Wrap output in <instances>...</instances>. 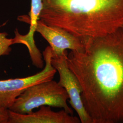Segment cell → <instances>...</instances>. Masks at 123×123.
I'll return each mask as SVG.
<instances>
[{
  "label": "cell",
  "instance_id": "6da1fadb",
  "mask_svg": "<svg viewBox=\"0 0 123 123\" xmlns=\"http://www.w3.org/2000/svg\"><path fill=\"white\" fill-rule=\"evenodd\" d=\"M67 63L81 85V97L92 123H123V29L88 39Z\"/></svg>",
  "mask_w": 123,
  "mask_h": 123
},
{
  "label": "cell",
  "instance_id": "7a4b0ae2",
  "mask_svg": "<svg viewBox=\"0 0 123 123\" xmlns=\"http://www.w3.org/2000/svg\"><path fill=\"white\" fill-rule=\"evenodd\" d=\"M39 19L67 31L83 43L123 25V0H42Z\"/></svg>",
  "mask_w": 123,
  "mask_h": 123
},
{
  "label": "cell",
  "instance_id": "3957f363",
  "mask_svg": "<svg viewBox=\"0 0 123 123\" xmlns=\"http://www.w3.org/2000/svg\"><path fill=\"white\" fill-rule=\"evenodd\" d=\"M68 99L66 90L52 79L26 88L8 109L16 113L26 114L42 106L48 105L62 108L68 114L73 115V110L67 104Z\"/></svg>",
  "mask_w": 123,
  "mask_h": 123
},
{
  "label": "cell",
  "instance_id": "277c9868",
  "mask_svg": "<svg viewBox=\"0 0 123 123\" xmlns=\"http://www.w3.org/2000/svg\"><path fill=\"white\" fill-rule=\"evenodd\" d=\"M45 62L44 68L35 74L25 78L0 80V105L6 109L26 88L36 84L52 80L57 71L52 66L51 49L48 46L43 53Z\"/></svg>",
  "mask_w": 123,
  "mask_h": 123
},
{
  "label": "cell",
  "instance_id": "5b68a950",
  "mask_svg": "<svg viewBox=\"0 0 123 123\" xmlns=\"http://www.w3.org/2000/svg\"><path fill=\"white\" fill-rule=\"evenodd\" d=\"M67 55L66 50L62 55L53 57L51 59L52 65L59 76L58 83L66 90L69 97L68 102L78 114L81 123H92L82 101L81 94L82 89L79 81L68 65Z\"/></svg>",
  "mask_w": 123,
  "mask_h": 123
},
{
  "label": "cell",
  "instance_id": "8992f818",
  "mask_svg": "<svg viewBox=\"0 0 123 123\" xmlns=\"http://www.w3.org/2000/svg\"><path fill=\"white\" fill-rule=\"evenodd\" d=\"M36 31L49 43L53 57L61 56L67 49L81 51L84 49V44L79 38L61 28L48 25L40 19Z\"/></svg>",
  "mask_w": 123,
  "mask_h": 123
},
{
  "label": "cell",
  "instance_id": "52a82bcc",
  "mask_svg": "<svg viewBox=\"0 0 123 123\" xmlns=\"http://www.w3.org/2000/svg\"><path fill=\"white\" fill-rule=\"evenodd\" d=\"M79 118L68 114L64 110L54 112L49 106L43 105L36 112L22 114L8 109L7 123H79Z\"/></svg>",
  "mask_w": 123,
  "mask_h": 123
},
{
  "label": "cell",
  "instance_id": "ba28073f",
  "mask_svg": "<svg viewBox=\"0 0 123 123\" xmlns=\"http://www.w3.org/2000/svg\"><path fill=\"white\" fill-rule=\"evenodd\" d=\"M42 0H31V10L29 12L30 18L27 21L30 26L27 33L26 35L27 38L31 41L34 40V35L36 32L37 21L39 20V16L43 9Z\"/></svg>",
  "mask_w": 123,
  "mask_h": 123
},
{
  "label": "cell",
  "instance_id": "9c48e42d",
  "mask_svg": "<svg viewBox=\"0 0 123 123\" xmlns=\"http://www.w3.org/2000/svg\"><path fill=\"white\" fill-rule=\"evenodd\" d=\"M5 32H0V57L8 55L12 51L11 46L16 44L15 38H8Z\"/></svg>",
  "mask_w": 123,
  "mask_h": 123
},
{
  "label": "cell",
  "instance_id": "30bf717a",
  "mask_svg": "<svg viewBox=\"0 0 123 123\" xmlns=\"http://www.w3.org/2000/svg\"><path fill=\"white\" fill-rule=\"evenodd\" d=\"M8 109L0 105V123H7Z\"/></svg>",
  "mask_w": 123,
  "mask_h": 123
},
{
  "label": "cell",
  "instance_id": "8fae6325",
  "mask_svg": "<svg viewBox=\"0 0 123 123\" xmlns=\"http://www.w3.org/2000/svg\"><path fill=\"white\" fill-rule=\"evenodd\" d=\"M121 28H122V29H123V26H122V27H121Z\"/></svg>",
  "mask_w": 123,
  "mask_h": 123
}]
</instances>
